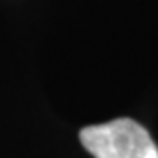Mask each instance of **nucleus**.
I'll use <instances>...</instances> for the list:
<instances>
[{"mask_svg":"<svg viewBox=\"0 0 158 158\" xmlns=\"http://www.w3.org/2000/svg\"><path fill=\"white\" fill-rule=\"evenodd\" d=\"M79 139L95 158H158V148L148 130L130 118L85 127Z\"/></svg>","mask_w":158,"mask_h":158,"instance_id":"obj_1","label":"nucleus"}]
</instances>
